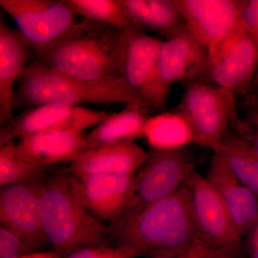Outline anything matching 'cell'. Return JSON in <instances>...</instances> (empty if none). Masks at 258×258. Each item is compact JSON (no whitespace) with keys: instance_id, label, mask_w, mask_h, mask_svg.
<instances>
[{"instance_id":"obj_24","label":"cell","mask_w":258,"mask_h":258,"mask_svg":"<svg viewBox=\"0 0 258 258\" xmlns=\"http://www.w3.org/2000/svg\"><path fill=\"white\" fill-rule=\"evenodd\" d=\"M84 20L126 31L144 28L128 14L121 0H64Z\"/></svg>"},{"instance_id":"obj_30","label":"cell","mask_w":258,"mask_h":258,"mask_svg":"<svg viewBox=\"0 0 258 258\" xmlns=\"http://www.w3.org/2000/svg\"><path fill=\"white\" fill-rule=\"evenodd\" d=\"M213 249V247L207 244L200 243L184 254L172 256H154L147 258H206L211 253Z\"/></svg>"},{"instance_id":"obj_15","label":"cell","mask_w":258,"mask_h":258,"mask_svg":"<svg viewBox=\"0 0 258 258\" xmlns=\"http://www.w3.org/2000/svg\"><path fill=\"white\" fill-rule=\"evenodd\" d=\"M19 155L35 165L48 168L72 163L88 149L86 135L74 130L38 132L19 139Z\"/></svg>"},{"instance_id":"obj_25","label":"cell","mask_w":258,"mask_h":258,"mask_svg":"<svg viewBox=\"0 0 258 258\" xmlns=\"http://www.w3.org/2000/svg\"><path fill=\"white\" fill-rule=\"evenodd\" d=\"M47 168L35 165L19 155L15 141L0 144V186L37 182L45 178Z\"/></svg>"},{"instance_id":"obj_22","label":"cell","mask_w":258,"mask_h":258,"mask_svg":"<svg viewBox=\"0 0 258 258\" xmlns=\"http://www.w3.org/2000/svg\"><path fill=\"white\" fill-rule=\"evenodd\" d=\"M214 154L221 156L236 178L258 198V154L250 145L229 127Z\"/></svg>"},{"instance_id":"obj_23","label":"cell","mask_w":258,"mask_h":258,"mask_svg":"<svg viewBox=\"0 0 258 258\" xmlns=\"http://www.w3.org/2000/svg\"><path fill=\"white\" fill-rule=\"evenodd\" d=\"M148 144L152 149H176L192 143L191 130L182 114L176 110L150 117L145 128Z\"/></svg>"},{"instance_id":"obj_5","label":"cell","mask_w":258,"mask_h":258,"mask_svg":"<svg viewBox=\"0 0 258 258\" xmlns=\"http://www.w3.org/2000/svg\"><path fill=\"white\" fill-rule=\"evenodd\" d=\"M176 111L188 122L192 143L216 153L225 132L232 124L240 133L243 118L239 116L233 93L202 81L185 84Z\"/></svg>"},{"instance_id":"obj_13","label":"cell","mask_w":258,"mask_h":258,"mask_svg":"<svg viewBox=\"0 0 258 258\" xmlns=\"http://www.w3.org/2000/svg\"><path fill=\"white\" fill-rule=\"evenodd\" d=\"M134 175L93 174L76 178L75 186L85 206L102 223L111 227L124 213Z\"/></svg>"},{"instance_id":"obj_10","label":"cell","mask_w":258,"mask_h":258,"mask_svg":"<svg viewBox=\"0 0 258 258\" xmlns=\"http://www.w3.org/2000/svg\"><path fill=\"white\" fill-rule=\"evenodd\" d=\"M191 209L200 238L213 248L235 249L241 242L230 212L206 177L193 171L188 178Z\"/></svg>"},{"instance_id":"obj_1","label":"cell","mask_w":258,"mask_h":258,"mask_svg":"<svg viewBox=\"0 0 258 258\" xmlns=\"http://www.w3.org/2000/svg\"><path fill=\"white\" fill-rule=\"evenodd\" d=\"M110 239L148 257L178 255L205 243L195 225L188 179L171 196L111 226Z\"/></svg>"},{"instance_id":"obj_7","label":"cell","mask_w":258,"mask_h":258,"mask_svg":"<svg viewBox=\"0 0 258 258\" xmlns=\"http://www.w3.org/2000/svg\"><path fill=\"white\" fill-rule=\"evenodd\" d=\"M40 61L79 23L64 0H0Z\"/></svg>"},{"instance_id":"obj_26","label":"cell","mask_w":258,"mask_h":258,"mask_svg":"<svg viewBox=\"0 0 258 258\" xmlns=\"http://www.w3.org/2000/svg\"><path fill=\"white\" fill-rule=\"evenodd\" d=\"M242 108L244 114V125L239 135L258 154V100L252 97H243Z\"/></svg>"},{"instance_id":"obj_27","label":"cell","mask_w":258,"mask_h":258,"mask_svg":"<svg viewBox=\"0 0 258 258\" xmlns=\"http://www.w3.org/2000/svg\"><path fill=\"white\" fill-rule=\"evenodd\" d=\"M137 252L128 247L119 245L92 246L75 251L66 258H136Z\"/></svg>"},{"instance_id":"obj_29","label":"cell","mask_w":258,"mask_h":258,"mask_svg":"<svg viewBox=\"0 0 258 258\" xmlns=\"http://www.w3.org/2000/svg\"><path fill=\"white\" fill-rule=\"evenodd\" d=\"M240 23L258 47V0H246Z\"/></svg>"},{"instance_id":"obj_17","label":"cell","mask_w":258,"mask_h":258,"mask_svg":"<svg viewBox=\"0 0 258 258\" xmlns=\"http://www.w3.org/2000/svg\"><path fill=\"white\" fill-rule=\"evenodd\" d=\"M258 68V47L247 32L235 47L209 66L200 81L224 88L237 96L248 93Z\"/></svg>"},{"instance_id":"obj_18","label":"cell","mask_w":258,"mask_h":258,"mask_svg":"<svg viewBox=\"0 0 258 258\" xmlns=\"http://www.w3.org/2000/svg\"><path fill=\"white\" fill-rule=\"evenodd\" d=\"M30 44L18 30L10 28L0 19V125L13 119L14 86L26 69Z\"/></svg>"},{"instance_id":"obj_11","label":"cell","mask_w":258,"mask_h":258,"mask_svg":"<svg viewBox=\"0 0 258 258\" xmlns=\"http://www.w3.org/2000/svg\"><path fill=\"white\" fill-rule=\"evenodd\" d=\"M109 113L83 107L47 105L28 108L0 130V144L38 132L52 130L82 132L99 125Z\"/></svg>"},{"instance_id":"obj_34","label":"cell","mask_w":258,"mask_h":258,"mask_svg":"<svg viewBox=\"0 0 258 258\" xmlns=\"http://www.w3.org/2000/svg\"><path fill=\"white\" fill-rule=\"evenodd\" d=\"M253 244L258 246V222L257 225L254 227Z\"/></svg>"},{"instance_id":"obj_32","label":"cell","mask_w":258,"mask_h":258,"mask_svg":"<svg viewBox=\"0 0 258 258\" xmlns=\"http://www.w3.org/2000/svg\"><path fill=\"white\" fill-rule=\"evenodd\" d=\"M245 96L252 97L258 100V68L255 76H254L252 82L251 83L248 93ZM244 96V97H245Z\"/></svg>"},{"instance_id":"obj_35","label":"cell","mask_w":258,"mask_h":258,"mask_svg":"<svg viewBox=\"0 0 258 258\" xmlns=\"http://www.w3.org/2000/svg\"><path fill=\"white\" fill-rule=\"evenodd\" d=\"M252 258H258V246L254 244L253 252Z\"/></svg>"},{"instance_id":"obj_20","label":"cell","mask_w":258,"mask_h":258,"mask_svg":"<svg viewBox=\"0 0 258 258\" xmlns=\"http://www.w3.org/2000/svg\"><path fill=\"white\" fill-rule=\"evenodd\" d=\"M147 110L142 106L128 105L118 113L110 114L86 135L88 149L143 138L150 118Z\"/></svg>"},{"instance_id":"obj_3","label":"cell","mask_w":258,"mask_h":258,"mask_svg":"<svg viewBox=\"0 0 258 258\" xmlns=\"http://www.w3.org/2000/svg\"><path fill=\"white\" fill-rule=\"evenodd\" d=\"M40 201L42 228L61 258L84 247L109 244L110 227L85 206L69 174L45 176Z\"/></svg>"},{"instance_id":"obj_31","label":"cell","mask_w":258,"mask_h":258,"mask_svg":"<svg viewBox=\"0 0 258 258\" xmlns=\"http://www.w3.org/2000/svg\"><path fill=\"white\" fill-rule=\"evenodd\" d=\"M22 258H61L55 251L52 252H30L24 254Z\"/></svg>"},{"instance_id":"obj_8","label":"cell","mask_w":258,"mask_h":258,"mask_svg":"<svg viewBox=\"0 0 258 258\" xmlns=\"http://www.w3.org/2000/svg\"><path fill=\"white\" fill-rule=\"evenodd\" d=\"M208 67V50L188 28L163 41L146 101L152 108L164 106L173 85L200 81Z\"/></svg>"},{"instance_id":"obj_9","label":"cell","mask_w":258,"mask_h":258,"mask_svg":"<svg viewBox=\"0 0 258 258\" xmlns=\"http://www.w3.org/2000/svg\"><path fill=\"white\" fill-rule=\"evenodd\" d=\"M42 181L8 185L0 189L1 226L11 232L29 252L50 245L42 228Z\"/></svg>"},{"instance_id":"obj_6","label":"cell","mask_w":258,"mask_h":258,"mask_svg":"<svg viewBox=\"0 0 258 258\" xmlns=\"http://www.w3.org/2000/svg\"><path fill=\"white\" fill-rule=\"evenodd\" d=\"M148 152L147 160L134 175L119 221L175 193L195 171L186 147L166 150L151 148Z\"/></svg>"},{"instance_id":"obj_19","label":"cell","mask_w":258,"mask_h":258,"mask_svg":"<svg viewBox=\"0 0 258 258\" xmlns=\"http://www.w3.org/2000/svg\"><path fill=\"white\" fill-rule=\"evenodd\" d=\"M120 78L144 102L162 40L149 36L144 28L126 30Z\"/></svg>"},{"instance_id":"obj_16","label":"cell","mask_w":258,"mask_h":258,"mask_svg":"<svg viewBox=\"0 0 258 258\" xmlns=\"http://www.w3.org/2000/svg\"><path fill=\"white\" fill-rule=\"evenodd\" d=\"M149 155L135 142H122L88 149L69 167L70 175L76 178L93 174L135 175Z\"/></svg>"},{"instance_id":"obj_14","label":"cell","mask_w":258,"mask_h":258,"mask_svg":"<svg viewBox=\"0 0 258 258\" xmlns=\"http://www.w3.org/2000/svg\"><path fill=\"white\" fill-rule=\"evenodd\" d=\"M230 212L241 236L258 222V198L236 178L221 156L214 154L205 176Z\"/></svg>"},{"instance_id":"obj_2","label":"cell","mask_w":258,"mask_h":258,"mask_svg":"<svg viewBox=\"0 0 258 258\" xmlns=\"http://www.w3.org/2000/svg\"><path fill=\"white\" fill-rule=\"evenodd\" d=\"M126 32L83 20L40 64L86 82L119 79Z\"/></svg>"},{"instance_id":"obj_21","label":"cell","mask_w":258,"mask_h":258,"mask_svg":"<svg viewBox=\"0 0 258 258\" xmlns=\"http://www.w3.org/2000/svg\"><path fill=\"white\" fill-rule=\"evenodd\" d=\"M136 23L154 30L166 40L187 29L175 0H121Z\"/></svg>"},{"instance_id":"obj_33","label":"cell","mask_w":258,"mask_h":258,"mask_svg":"<svg viewBox=\"0 0 258 258\" xmlns=\"http://www.w3.org/2000/svg\"><path fill=\"white\" fill-rule=\"evenodd\" d=\"M224 249H215L207 258H220V256L222 254L221 252Z\"/></svg>"},{"instance_id":"obj_28","label":"cell","mask_w":258,"mask_h":258,"mask_svg":"<svg viewBox=\"0 0 258 258\" xmlns=\"http://www.w3.org/2000/svg\"><path fill=\"white\" fill-rule=\"evenodd\" d=\"M30 253L20 240L4 227H0V258H22Z\"/></svg>"},{"instance_id":"obj_12","label":"cell","mask_w":258,"mask_h":258,"mask_svg":"<svg viewBox=\"0 0 258 258\" xmlns=\"http://www.w3.org/2000/svg\"><path fill=\"white\" fill-rule=\"evenodd\" d=\"M188 30L207 50L240 22L246 0H175Z\"/></svg>"},{"instance_id":"obj_4","label":"cell","mask_w":258,"mask_h":258,"mask_svg":"<svg viewBox=\"0 0 258 258\" xmlns=\"http://www.w3.org/2000/svg\"><path fill=\"white\" fill-rule=\"evenodd\" d=\"M14 109L57 105L79 107L85 103H123L149 108L119 79L86 82L56 72L40 62L27 66L18 81Z\"/></svg>"}]
</instances>
